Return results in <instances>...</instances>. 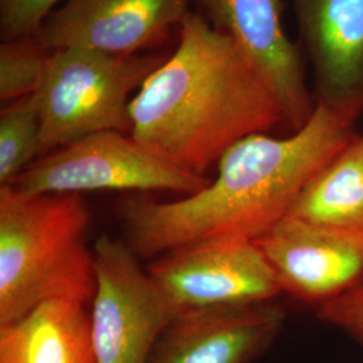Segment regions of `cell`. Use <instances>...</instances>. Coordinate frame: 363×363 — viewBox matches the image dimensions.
Listing matches in <instances>:
<instances>
[{
  "instance_id": "obj_3",
  "label": "cell",
  "mask_w": 363,
  "mask_h": 363,
  "mask_svg": "<svg viewBox=\"0 0 363 363\" xmlns=\"http://www.w3.org/2000/svg\"><path fill=\"white\" fill-rule=\"evenodd\" d=\"M167 57L113 55L84 48L54 50L34 93L40 118V156L103 130L130 133L132 93Z\"/></svg>"
},
{
  "instance_id": "obj_6",
  "label": "cell",
  "mask_w": 363,
  "mask_h": 363,
  "mask_svg": "<svg viewBox=\"0 0 363 363\" xmlns=\"http://www.w3.org/2000/svg\"><path fill=\"white\" fill-rule=\"evenodd\" d=\"M147 272L178 313L272 301L283 286L255 240L217 237L154 259Z\"/></svg>"
},
{
  "instance_id": "obj_2",
  "label": "cell",
  "mask_w": 363,
  "mask_h": 363,
  "mask_svg": "<svg viewBox=\"0 0 363 363\" xmlns=\"http://www.w3.org/2000/svg\"><path fill=\"white\" fill-rule=\"evenodd\" d=\"M89 217L81 194H31L0 186V325L48 300L91 303Z\"/></svg>"
},
{
  "instance_id": "obj_13",
  "label": "cell",
  "mask_w": 363,
  "mask_h": 363,
  "mask_svg": "<svg viewBox=\"0 0 363 363\" xmlns=\"http://www.w3.org/2000/svg\"><path fill=\"white\" fill-rule=\"evenodd\" d=\"M289 216L363 233V136H357L307 184Z\"/></svg>"
},
{
  "instance_id": "obj_4",
  "label": "cell",
  "mask_w": 363,
  "mask_h": 363,
  "mask_svg": "<svg viewBox=\"0 0 363 363\" xmlns=\"http://www.w3.org/2000/svg\"><path fill=\"white\" fill-rule=\"evenodd\" d=\"M208 181L171 164L120 130L84 136L34 160L10 184L31 194L202 190Z\"/></svg>"
},
{
  "instance_id": "obj_16",
  "label": "cell",
  "mask_w": 363,
  "mask_h": 363,
  "mask_svg": "<svg viewBox=\"0 0 363 363\" xmlns=\"http://www.w3.org/2000/svg\"><path fill=\"white\" fill-rule=\"evenodd\" d=\"M64 0H0L3 40L33 38L46 16Z\"/></svg>"
},
{
  "instance_id": "obj_9",
  "label": "cell",
  "mask_w": 363,
  "mask_h": 363,
  "mask_svg": "<svg viewBox=\"0 0 363 363\" xmlns=\"http://www.w3.org/2000/svg\"><path fill=\"white\" fill-rule=\"evenodd\" d=\"M196 13L234 42L257 64L277 93L286 125L301 128L315 105L303 62L281 23V0H190Z\"/></svg>"
},
{
  "instance_id": "obj_12",
  "label": "cell",
  "mask_w": 363,
  "mask_h": 363,
  "mask_svg": "<svg viewBox=\"0 0 363 363\" xmlns=\"http://www.w3.org/2000/svg\"><path fill=\"white\" fill-rule=\"evenodd\" d=\"M0 363H97L86 304L48 300L0 325Z\"/></svg>"
},
{
  "instance_id": "obj_5",
  "label": "cell",
  "mask_w": 363,
  "mask_h": 363,
  "mask_svg": "<svg viewBox=\"0 0 363 363\" xmlns=\"http://www.w3.org/2000/svg\"><path fill=\"white\" fill-rule=\"evenodd\" d=\"M91 250L96 292L89 315L97 363H148L179 313L128 244L104 234Z\"/></svg>"
},
{
  "instance_id": "obj_1",
  "label": "cell",
  "mask_w": 363,
  "mask_h": 363,
  "mask_svg": "<svg viewBox=\"0 0 363 363\" xmlns=\"http://www.w3.org/2000/svg\"><path fill=\"white\" fill-rule=\"evenodd\" d=\"M130 136L171 164L205 177L234 144L284 124L271 82L233 39L191 13L178 46L130 104Z\"/></svg>"
},
{
  "instance_id": "obj_14",
  "label": "cell",
  "mask_w": 363,
  "mask_h": 363,
  "mask_svg": "<svg viewBox=\"0 0 363 363\" xmlns=\"http://www.w3.org/2000/svg\"><path fill=\"white\" fill-rule=\"evenodd\" d=\"M40 154V118L35 94L0 112V186L10 184Z\"/></svg>"
},
{
  "instance_id": "obj_8",
  "label": "cell",
  "mask_w": 363,
  "mask_h": 363,
  "mask_svg": "<svg viewBox=\"0 0 363 363\" xmlns=\"http://www.w3.org/2000/svg\"><path fill=\"white\" fill-rule=\"evenodd\" d=\"M255 241L295 298L323 303L363 280V233L286 216Z\"/></svg>"
},
{
  "instance_id": "obj_17",
  "label": "cell",
  "mask_w": 363,
  "mask_h": 363,
  "mask_svg": "<svg viewBox=\"0 0 363 363\" xmlns=\"http://www.w3.org/2000/svg\"><path fill=\"white\" fill-rule=\"evenodd\" d=\"M318 313L322 319L363 340V280L320 303Z\"/></svg>"
},
{
  "instance_id": "obj_15",
  "label": "cell",
  "mask_w": 363,
  "mask_h": 363,
  "mask_svg": "<svg viewBox=\"0 0 363 363\" xmlns=\"http://www.w3.org/2000/svg\"><path fill=\"white\" fill-rule=\"evenodd\" d=\"M50 54L34 38L3 40L0 43V100L13 103L37 93Z\"/></svg>"
},
{
  "instance_id": "obj_11",
  "label": "cell",
  "mask_w": 363,
  "mask_h": 363,
  "mask_svg": "<svg viewBox=\"0 0 363 363\" xmlns=\"http://www.w3.org/2000/svg\"><path fill=\"white\" fill-rule=\"evenodd\" d=\"M318 101L363 103V0H295Z\"/></svg>"
},
{
  "instance_id": "obj_10",
  "label": "cell",
  "mask_w": 363,
  "mask_h": 363,
  "mask_svg": "<svg viewBox=\"0 0 363 363\" xmlns=\"http://www.w3.org/2000/svg\"><path fill=\"white\" fill-rule=\"evenodd\" d=\"M273 301L179 313L163 331L148 363H247L281 328Z\"/></svg>"
},
{
  "instance_id": "obj_7",
  "label": "cell",
  "mask_w": 363,
  "mask_h": 363,
  "mask_svg": "<svg viewBox=\"0 0 363 363\" xmlns=\"http://www.w3.org/2000/svg\"><path fill=\"white\" fill-rule=\"evenodd\" d=\"M190 0H64L33 37L49 50L133 55L157 46L191 13Z\"/></svg>"
}]
</instances>
